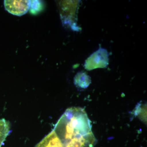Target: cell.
Instances as JSON below:
<instances>
[{
	"label": "cell",
	"mask_w": 147,
	"mask_h": 147,
	"mask_svg": "<svg viewBox=\"0 0 147 147\" xmlns=\"http://www.w3.org/2000/svg\"><path fill=\"white\" fill-rule=\"evenodd\" d=\"M86 137L55 127L35 147H85Z\"/></svg>",
	"instance_id": "cell-1"
},
{
	"label": "cell",
	"mask_w": 147,
	"mask_h": 147,
	"mask_svg": "<svg viewBox=\"0 0 147 147\" xmlns=\"http://www.w3.org/2000/svg\"><path fill=\"white\" fill-rule=\"evenodd\" d=\"M5 9L9 13L21 16L27 13L30 6V1H5Z\"/></svg>",
	"instance_id": "cell-2"
},
{
	"label": "cell",
	"mask_w": 147,
	"mask_h": 147,
	"mask_svg": "<svg viewBox=\"0 0 147 147\" xmlns=\"http://www.w3.org/2000/svg\"><path fill=\"white\" fill-rule=\"evenodd\" d=\"M10 132L9 123L4 119H0V147L3 144Z\"/></svg>",
	"instance_id": "cell-3"
},
{
	"label": "cell",
	"mask_w": 147,
	"mask_h": 147,
	"mask_svg": "<svg viewBox=\"0 0 147 147\" xmlns=\"http://www.w3.org/2000/svg\"><path fill=\"white\" fill-rule=\"evenodd\" d=\"M87 75L84 74H79L76 75L74 79L75 84L77 86H79L81 88H83V83L85 84L86 87L88 86V85H87L86 83V80L88 79Z\"/></svg>",
	"instance_id": "cell-4"
}]
</instances>
